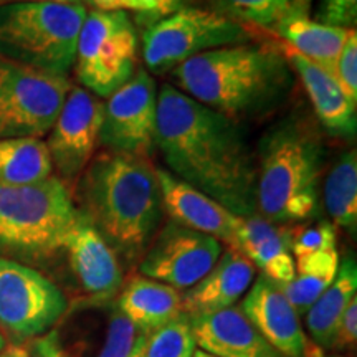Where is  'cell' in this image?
I'll return each instance as SVG.
<instances>
[{
  "label": "cell",
  "instance_id": "obj_1",
  "mask_svg": "<svg viewBox=\"0 0 357 357\" xmlns=\"http://www.w3.org/2000/svg\"><path fill=\"white\" fill-rule=\"evenodd\" d=\"M155 149L172 176L236 217L257 215V159L242 123L164 84L158 91Z\"/></svg>",
  "mask_w": 357,
  "mask_h": 357
},
{
  "label": "cell",
  "instance_id": "obj_2",
  "mask_svg": "<svg viewBox=\"0 0 357 357\" xmlns=\"http://www.w3.org/2000/svg\"><path fill=\"white\" fill-rule=\"evenodd\" d=\"M171 78L192 100L242 123L278 109L291 93L294 71L276 48L240 43L190 58Z\"/></svg>",
  "mask_w": 357,
  "mask_h": 357
},
{
  "label": "cell",
  "instance_id": "obj_3",
  "mask_svg": "<svg viewBox=\"0 0 357 357\" xmlns=\"http://www.w3.org/2000/svg\"><path fill=\"white\" fill-rule=\"evenodd\" d=\"M82 211L126 265L141 260L162 220V199L149 159L105 153L79 176Z\"/></svg>",
  "mask_w": 357,
  "mask_h": 357
},
{
  "label": "cell",
  "instance_id": "obj_4",
  "mask_svg": "<svg viewBox=\"0 0 357 357\" xmlns=\"http://www.w3.org/2000/svg\"><path fill=\"white\" fill-rule=\"evenodd\" d=\"M324 146L298 116L281 119L261 137L257 159V213L268 222H303L319 207Z\"/></svg>",
  "mask_w": 357,
  "mask_h": 357
},
{
  "label": "cell",
  "instance_id": "obj_5",
  "mask_svg": "<svg viewBox=\"0 0 357 357\" xmlns=\"http://www.w3.org/2000/svg\"><path fill=\"white\" fill-rule=\"evenodd\" d=\"M77 217L68 187L55 176L35 184H0V257L42 260L63 252Z\"/></svg>",
  "mask_w": 357,
  "mask_h": 357
},
{
  "label": "cell",
  "instance_id": "obj_6",
  "mask_svg": "<svg viewBox=\"0 0 357 357\" xmlns=\"http://www.w3.org/2000/svg\"><path fill=\"white\" fill-rule=\"evenodd\" d=\"M84 3L24 2L0 6V56L48 75L73 70Z\"/></svg>",
  "mask_w": 357,
  "mask_h": 357
},
{
  "label": "cell",
  "instance_id": "obj_7",
  "mask_svg": "<svg viewBox=\"0 0 357 357\" xmlns=\"http://www.w3.org/2000/svg\"><path fill=\"white\" fill-rule=\"evenodd\" d=\"M137 53V32L128 12L91 10L79 29L73 68L82 88L105 100L139 68Z\"/></svg>",
  "mask_w": 357,
  "mask_h": 357
},
{
  "label": "cell",
  "instance_id": "obj_8",
  "mask_svg": "<svg viewBox=\"0 0 357 357\" xmlns=\"http://www.w3.org/2000/svg\"><path fill=\"white\" fill-rule=\"evenodd\" d=\"M250 37L242 22L208 8H178L142 35V58L153 73H166L205 52L240 45Z\"/></svg>",
  "mask_w": 357,
  "mask_h": 357
},
{
  "label": "cell",
  "instance_id": "obj_9",
  "mask_svg": "<svg viewBox=\"0 0 357 357\" xmlns=\"http://www.w3.org/2000/svg\"><path fill=\"white\" fill-rule=\"evenodd\" d=\"M139 336L111 301H83L35 339L29 357H129Z\"/></svg>",
  "mask_w": 357,
  "mask_h": 357
},
{
  "label": "cell",
  "instance_id": "obj_10",
  "mask_svg": "<svg viewBox=\"0 0 357 357\" xmlns=\"http://www.w3.org/2000/svg\"><path fill=\"white\" fill-rule=\"evenodd\" d=\"M71 86L70 78L0 56V139L47 136Z\"/></svg>",
  "mask_w": 357,
  "mask_h": 357
},
{
  "label": "cell",
  "instance_id": "obj_11",
  "mask_svg": "<svg viewBox=\"0 0 357 357\" xmlns=\"http://www.w3.org/2000/svg\"><path fill=\"white\" fill-rule=\"evenodd\" d=\"M68 310L65 293L24 263L0 257V326L19 341L37 339Z\"/></svg>",
  "mask_w": 357,
  "mask_h": 357
},
{
  "label": "cell",
  "instance_id": "obj_12",
  "mask_svg": "<svg viewBox=\"0 0 357 357\" xmlns=\"http://www.w3.org/2000/svg\"><path fill=\"white\" fill-rule=\"evenodd\" d=\"M158 86L144 68L105 101L101 144L109 153L149 158L155 149Z\"/></svg>",
  "mask_w": 357,
  "mask_h": 357
},
{
  "label": "cell",
  "instance_id": "obj_13",
  "mask_svg": "<svg viewBox=\"0 0 357 357\" xmlns=\"http://www.w3.org/2000/svg\"><path fill=\"white\" fill-rule=\"evenodd\" d=\"M105 101L82 86H71L47 144L52 166L63 182L77 181L101 144Z\"/></svg>",
  "mask_w": 357,
  "mask_h": 357
},
{
  "label": "cell",
  "instance_id": "obj_14",
  "mask_svg": "<svg viewBox=\"0 0 357 357\" xmlns=\"http://www.w3.org/2000/svg\"><path fill=\"white\" fill-rule=\"evenodd\" d=\"M220 255L217 238L169 220L142 255L139 271L176 289H189L212 270Z\"/></svg>",
  "mask_w": 357,
  "mask_h": 357
},
{
  "label": "cell",
  "instance_id": "obj_15",
  "mask_svg": "<svg viewBox=\"0 0 357 357\" xmlns=\"http://www.w3.org/2000/svg\"><path fill=\"white\" fill-rule=\"evenodd\" d=\"M63 252L68 255L70 268L86 294V301L108 303L121 289L119 258L82 211H78Z\"/></svg>",
  "mask_w": 357,
  "mask_h": 357
},
{
  "label": "cell",
  "instance_id": "obj_16",
  "mask_svg": "<svg viewBox=\"0 0 357 357\" xmlns=\"http://www.w3.org/2000/svg\"><path fill=\"white\" fill-rule=\"evenodd\" d=\"M240 310L283 357H310V341L300 316L275 281L260 275L245 293Z\"/></svg>",
  "mask_w": 357,
  "mask_h": 357
},
{
  "label": "cell",
  "instance_id": "obj_17",
  "mask_svg": "<svg viewBox=\"0 0 357 357\" xmlns=\"http://www.w3.org/2000/svg\"><path fill=\"white\" fill-rule=\"evenodd\" d=\"M162 199V211L172 222L187 229L211 235L234 248L236 215L220 204L194 189L166 169H155Z\"/></svg>",
  "mask_w": 357,
  "mask_h": 357
},
{
  "label": "cell",
  "instance_id": "obj_18",
  "mask_svg": "<svg viewBox=\"0 0 357 357\" xmlns=\"http://www.w3.org/2000/svg\"><path fill=\"white\" fill-rule=\"evenodd\" d=\"M253 278V263L235 248H229L202 280L182 294V312L194 319L235 306L252 287Z\"/></svg>",
  "mask_w": 357,
  "mask_h": 357
},
{
  "label": "cell",
  "instance_id": "obj_19",
  "mask_svg": "<svg viewBox=\"0 0 357 357\" xmlns=\"http://www.w3.org/2000/svg\"><path fill=\"white\" fill-rule=\"evenodd\" d=\"M234 248L247 257L261 275L283 287L294 278L293 230L257 215L236 217Z\"/></svg>",
  "mask_w": 357,
  "mask_h": 357
},
{
  "label": "cell",
  "instance_id": "obj_20",
  "mask_svg": "<svg viewBox=\"0 0 357 357\" xmlns=\"http://www.w3.org/2000/svg\"><path fill=\"white\" fill-rule=\"evenodd\" d=\"M195 344L217 357H283L238 306L190 319Z\"/></svg>",
  "mask_w": 357,
  "mask_h": 357
},
{
  "label": "cell",
  "instance_id": "obj_21",
  "mask_svg": "<svg viewBox=\"0 0 357 357\" xmlns=\"http://www.w3.org/2000/svg\"><path fill=\"white\" fill-rule=\"evenodd\" d=\"M278 50L287 58L294 73L300 77L321 126L333 136L347 139L354 137L357 131V106L344 96L336 79L318 65L294 52L287 43L280 45Z\"/></svg>",
  "mask_w": 357,
  "mask_h": 357
},
{
  "label": "cell",
  "instance_id": "obj_22",
  "mask_svg": "<svg viewBox=\"0 0 357 357\" xmlns=\"http://www.w3.org/2000/svg\"><path fill=\"white\" fill-rule=\"evenodd\" d=\"M273 29L287 42L288 47L318 65L333 78L342 47L349 33L354 30L311 20L306 15V7L301 6L300 0H296L294 6L276 22Z\"/></svg>",
  "mask_w": 357,
  "mask_h": 357
},
{
  "label": "cell",
  "instance_id": "obj_23",
  "mask_svg": "<svg viewBox=\"0 0 357 357\" xmlns=\"http://www.w3.org/2000/svg\"><path fill=\"white\" fill-rule=\"evenodd\" d=\"M116 307L141 334H151L182 312V294L160 281L136 276L119 293Z\"/></svg>",
  "mask_w": 357,
  "mask_h": 357
},
{
  "label": "cell",
  "instance_id": "obj_24",
  "mask_svg": "<svg viewBox=\"0 0 357 357\" xmlns=\"http://www.w3.org/2000/svg\"><path fill=\"white\" fill-rule=\"evenodd\" d=\"M357 296V265L354 257L339 263L336 278L306 312V326L316 344L329 349L336 324L346 306Z\"/></svg>",
  "mask_w": 357,
  "mask_h": 357
},
{
  "label": "cell",
  "instance_id": "obj_25",
  "mask_svg": "<svg viewBox=\"0 0 357 357\" xmlns=\"http://www.w3.org/2000/svg\"><path fill=\"white\" fill-rule=\"evenodd\" d=\"M294 278L283 284L284 296L291 303L298 316L306 314L329 284L336 278L339 270L337 250H324V252L311 253V255L294 258Z\"/></svg>",
  "mask_w": 357,
  "mask_h": 357
},
{
  "label": "cell",
  "instance_id": "obj_26",
  "mask_svg": "<svg viewBox=\"0 0 357 357\" xmlns=\"http://www.w3.org/2000/svg\"><path fill=\"white\" fill-rule=\"evenodd\" d=\"M53 176L45 141L37 137L0 139V184L24 185Z\"/></svg>",
  "mask_w": 357,
  "mask_h": 357
},
{
  "label": "cell",
  "instance_id": "obj_27",
  "mask_svg": "<svg viewBox=\"0 0 357 357\" xmlns=\"http://www.w3.org/2000/svg\"><path fill=\"white\" fill-rule=\"evenodd\" d=\"M326 211L333 225L341 227L352 235L357 229V155L356 149L339 158L326 176L323 187Z\"/></svg>",
  "mask_w": 357,
  "mask_h": 357
},
{
  "label": "cell",
  "instance_id": "obj_28",
  "mask_svg": "<svg viewBox=\"0 0 357 357\" xmlns=\"http://www.w3.org/2000/svg\"><path fill=\"white\" fill-rule=\"evenodd\" d=\"M197 344L192 333L190 319L184 312L146 334L142 357H192Z\"/></svg>",
  "mask_w": 357,
  "mask_h": 357
},
{
  "label": "cell",
  "instance_id": "obj_29",
  "mask_svg": "<svg viewBox=\"0 0 357 357\" xmlns=\"http://www.w3.org/2000/svg\"><path fill=\"white\" fill-rule=\"evenodd\" d=\"M296 0H217L222 13L238 22L273 29Z\"/></svg>",
  "mask_w": 357,
  "mask_h": 357
},
{
  "label": "cell",
  "instance_id": "obj_30",
  "mask_svg": "<svg viewBox=\"0 0 357 357\" xmlns=\"http://www.w3.org/2000/svg\"><path fill=\"white\" fill-rule=\"evenodd\" d=\"M336 225L329 222H321L316 225L306 227L291 238V255L293 258L311 255V253L324 252V250L336 248Z\"/></svg>",
  "mask_w": 357,
  "mask_h": 357
},
{
  "label": "cell",
  "instance_id": "obj_31",
  "mask_svg": "<svg viewBox=\"0 0 357 357\" xmlns=\"http://www.w3.org/2000/svg\"><path fill=\"white\" fill-rule=\"evenodd\" d=\"M334 79L352 105L357 106V37L352 30L334 68Z\"/></svg>",
  "mask_w": 357,
  "mask_h": 357
},
{
  "label": "cell",
  "instance_id": "obj_32",
  "mask_svg": "<svg viewBox=\"0 0 357 357\" xmlns=\"http://www.w3.org/2000/svg\"><path fill=\"white\" fill-rule=\"evenodd\" d=\"M356 19L357 0H321L316 22L342 29H354Z\"/></svg>",
  "mask_w": 357,
  "mask_h": 357
},
{
  "label": "cell",
  "instance_id": "obj_33",
  "mask_svg": "<svg viewBox=\"0 0 357 357\" xmlns=\"http://www.w3.org/2000/svg\"><path fill=\"white\" fill-rule=\"evenodd\" d=\"M357 339V296L352 300L339 318L334 329L329 349L346 351L356 346Z\"/></svg>",
  "mask_w": 357,
  "mask_h": 357
},
{
  "label": "cell",
  "instance_id": "obj_34",
  "mask_svg": "<svg viewBox=\"0 0 357 357\" xmlns=\"http://www.w3.org/2000/svg\"><path fill=\"white\" fill-rule=\"evenodd\" d=\"M121 10L141 13L142 17L158 22L178 10V0H121Z\"/></svg>",
  "mask_w": 357,
  "mask_h": 357
},
{
  "label": "cell",
  "instance_id": "obj_35",
  "mask_svg": "<svg viewBox=\"0 0 357 357\" xmlns=\"http://www.w3.org/2000/svg\"><path fill=\"white\" fill-rule=\"evenodd\" d=\"M89 6L95 7V10L113 12L121 10V0H86Z\"/></svg>",
  "mask_w": 357,
  "mask_h": 357
},
{
  "label": "cell",
  "instance_id": "obj_36",
  "mask_svg": "<svg viewBox=\"0 0 357 357\" xmlns=\"http://www.w3.org/2000/svg\"><path fill=\"white\" fill-rule=\"evenodd\" d=\"M24 2H50V3H83V0H0V6H6V3H24Z\"/></svg>",
  "mask_w": 357,
  "mask_h": 357
},
{
  "label": "cell",
  "instance_id": "obj_37",
  "mask_svg": "<svg viewBox=\"0 0 357 357\" xmlns=\"http://www.w3.org/2000/svg\"><path fill=\"white\" fill-rule=\"evenodd\" d=\"M144 341H146V334H141L139 339H137L136 346H134V349L129 357H142V349H144Z\"/></svg>",
  "mask_w": 357,
  "mask_h": 357
},
{
  "label": "cell",
  "instance_id": "obj_38",
  "mask_svg": "<svg viewBox=\"0 0 357 357\" xmlns=\"http://www.w3.org/2000/svg\"><path fill=\"white\" fill-rule=\"evenodd\" d=\"M2 357H29V352L20 349V347H12V349H8Z\"/></svg>",
  "mask_w": 357,
  "mask_h": 357
},
{
  "label": "cell",
  "instance_id": "obj_39",
  "mask_svg": "<svg viewBox=\"0 0 357 357\" xmlns=\"http://www.w3.org/2000/svg\"><path fill=\"white\" fill-rule=\"evenodd\" d=\"M192 357H217V356H212V354H208V352H205V351H202V349H195V352H194V356Z\"/></svg>",
  "mask_w": 357,
  "mask_h": 357
},
{
  "label": "cell",
  "instance_id": "obj_40",
  "mask_svg": "<svg viewBox=\"0 0 357 357\" xmlns=\"http://www.w3.org/2000/svg\"><path fill=\"white\" fill-rule=\"evenodd\" d=\"M2 347H3V339L0 336V349H2Z\"/></svg>",
  "mask_w": 357,
  "mask_h": 357
},
{
  "label": "cell",
  "instance_id": "obj_41",
  "mask_svg": "<svg viewBox=\"0 0 357 357\" xmlns=\"http://www.w3.org/2000/svg\"><path fill=\"white\" fill-rule=\"evenodd\" d=\"M0 357H2V356H0Z\"/></svg>",
  "mask_w": 357,
  "mask_h": 357
}]
</instances>
